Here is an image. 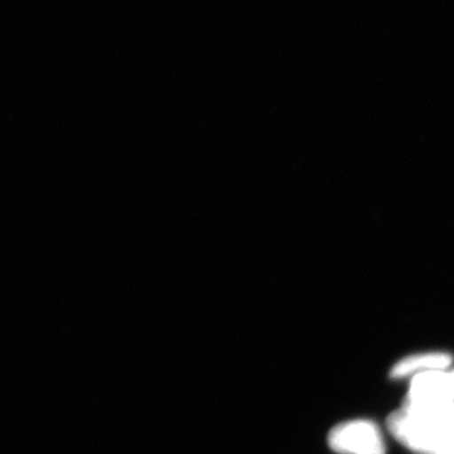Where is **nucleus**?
<instances>
[{
	"mask_svg": "<svg viewBox=\"0 0 454 454\" xmlns=\"http://www.w3.org/2000/svg\"><path fill=\"white\" fill-rule=\"evenodd\" d=\"M387 429L397 442L418 454H450L454 450L453 433L444 432L428 418L403 408L387 420Z\"/></svg>",
	"mask_w": 454,
	"mask_h": 454,
	"instance_id": "1",
	"label": "nucleus"
},
{
	"mask_svg": "<svg viewBox=\"0 0 454 454\" xmlns=\"http://www.w3.org/2000/svg\"><path fill=\"white\" fill-rule=\"evenodd\" d=\"M328 446L339 454H385L381 432L369 420H351L334 427Z\"/></svg>",
	"mask_w": 454,
	"mask_h": 454,
	"instance_id": "2",
	"label": "nucleus"
},
{
	"mask_svg": "<svg viewBox=\"0 0 454 454\" xmlns=\"http://www.w3.org/2000/svg\"><path fill=\"white\" fill-rule=\"evenodd\" d=\"M454 402V382L450 372H428L413 376L403 408L424 411Z\"/></svg>",
	"mask_w": 454,
	"mask_h": 454,
	"instance_id": "3",
	"label": "nucleus"
},
{
	"mask_svg": "<svg viewBox=\"0 0 454 454\" xmlns=\"http://www.w3.org/2000/svg\"><path fill=\"white\" fill-rule=\"evenodd\" d=\"M453 358L444 352H428L403 358L391 370L393 379H404L422 372H443L452 364Z\"/></svg>",
	"mask_w": 454,
	"mask_h": 454,
	"instance_id": "4",
	"label": "nucleus"
},
{
	"mask_svg": "<svg viewBox=\"0 0 454 454\" xmlns=\"http://www.w3.org/2000/svg\"><path fill=\"white\" fill-rule=\"evenodd\" d=\"M415 413L422 414L423 417L428 418L430 422L435 424L438 428L454 434V402L434 406V408L428 409V411H415Z\"/></svg>",
	"mask_w": 454,
	"mask_h": 454,
	"instance_id": "5",
	"label": "nucleus"
},
{
	"mask_svg": "<svg viewBox=\"0 0 454 454\" xmlns=\"http://www.w3.org/2000/svg\"><path fill=\"white\" fill-rule=\"evenodd\" d=\"M450 375H452L453 382H454V370L452 372H450Z\"/></svg>",
	"mask_w": 454,
	"mask_h": 454,
	"instance_id": "6",
	"label": "nucleus"
}]
</instances>
